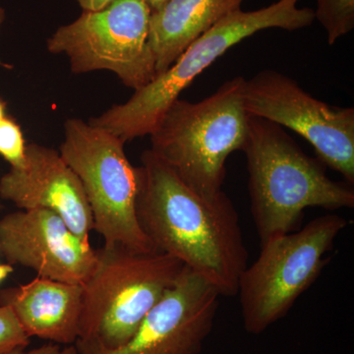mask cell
<instances>
[{
	"mask_svg": "<svg viewBox=\"0 0 354 354\" xmlns=\"http://www.w3.org/2000/svg\"><path fill=\"white\" fill-rule=\"evenodd\" d=\"M137 174V218L153 248L180 261L221 297H235L248 252L230 197L199 194L150 149Z\"/></svg>",
	"mask_w": 354,
	"mask_h": 354,
	"instance_id": "6da1fadb",
	"label": "cell"
},
{
	"mask_svg": "<svg viewBox=\"0 0 354 354\" xmlns=\"http://www.w3.org/2000/svg\"><path fill=\"white\" fill-rule=\"evenodd\" d=\"M243 151L251 214L261 242L298 230L305 209L353 208L351 184L333 180L283 127L249 114Z\"/></svg>",
	"mask_w": 354,
	"mask_h": 354,
	"instance_id": "7a4b0ae2",
	"label": "cell"
},
{
	"mask_svg": "<svg viewBox=\"0 0 354 354\" xmlns=\"http://www.w3.org/2000/svg\"><path fill=\"white\" fill-rule=\"evenodd\" d=\"M298 2L278 0L258 10L239 9L228 14L191 44L167 71L135 91L124 104L111 106L88 123L124 143L150 135L181 92L235 44L263 30L278 28L292 32L313 24V9L299 8Z\"/></svg>",
	"mask_w": 354,
	"mask_h": 354,
	"instance_id": "3957f363",
	"label": "cell"
},
{
	"mask_svg": "<svg viewBox=\"0 0 354 354\" xmlns=\"http://www.w3.org/2000/svg\"><path fill=\"white\" fill-rule=\"evenodd\" d=\"M244 83L235 77L202 101L177 99L150 134V150L203 196L220 194L228 156L245 145Z\"/></svg>",
	"mask_w": 354,
	"mask_h": 354,
	"instance_id": "277c9868",
	"label": "cell"
},
{
	"mask_svg": "<svg viewBox=\"0 0 354 354\" xmlns=\"http://www.w3.org/2000/svg\"><path fill=\"white\" fill-rule=\"evenodd\" d=\"M185 266L169 254L104 245L83 283L77 342L104 349L127 344L176 285Z\"/></svg>",
	"mask_w": 354,
	"mask_h": 354,
	"instance_id": "5b68a950",
	"label": "cell"
},
{
	"mask_svg": "<svg viewBox=\"0 0 354 354\" xmlns=\"http://www.w3.org/2000/svg\"><path fill=\"white\" fill-rule=\"evenodd\" d=\"M348 225L346 218L328 214L261 242L257 260L247 265L237 286L247 332L261 334L288 313L321 276L327 254Z\"/></svg>",
	"mask_w": 354,
	"mask_h": 354,
	"instance_id": "8992f818",
	"label": "cell"
},
{
	"mask_svg": "<svg viewBox=\"0 0 354 354\" xmlns=\"http://www.w3.org/2000/svg\"><path fill=\"white\" fill-rule=\"evenodd\" d=\"M124 144L106 130L69 118L59 153L82 184L94 230L104 245L148 252L155 249L137 218L138 174L125 155Z\"/></svg>",
	"mask_w": 354,
	"mask_h": 354,
	"instance_id": "52a82bcc",
	"label": "cell"
},
{
	"mask_svg": "<svg viewBox=\"0 0 354 354\" xmlns=\"http://www.w3.org/2000/svg\"><path fill=\"white\" fill-rule=\"evenodd\" d=\"M150 7L145 0H115L97 11H83L48 39L53 55L68 57L75 74L108 70L138 91L156 78L150 43Z\"/></svg>",
	"mask_w": 354,
	"mask_h": 354,
	"instance_id": "ba28073f",
	"label": "cell"
},
{
	"mask_svg": "<svg viewBox=\"0 0 354 354\" xmlns=\"http://www.w3.org/2000/svg\"><path fill=\"white\" fill-rule=\"evenodd\" d=\"M247 113L290 128L313 147L324 165L354 183V109L317 100L290 77L263 70L246 80Z\"/></svg>",
	"mask_w": 354,
	"mask_h": 354,
	"instance_id": "9c48e42d",
	"label": "cell"
},
{
	"mask_svg": "<svg viewBox=\"0 0 354 354\" xmlns=\"http://www.w3.org/2000/svg\"><path fill=\"white\" fill-rule=\"evenodd\" d=\"M221 297L185 267L127 344L104 349L76 342L75 348L78 354H199L213 329Z\"/></svg>",
	"mask_w": 354,
	"mask_h": 354,
	"instance_id": "30bf717a",
	"label": "cell"
},
{
	"mask_svg": "<svg viewBox=\"0 0 354 354\" xmlns=\"http://www.w3.org/2000/svg\"><path fill=\"white\" fill-rule=\"evenodd\" d=\"M0 252L10 264L34 270L39 277L83 285L97 260V250L44 209H22L0 220Z\"/></svg>",
	"mask_w": 354,
	"mask_h": 354,
	"instance_id": "8fae6325",
	"label": "cell"
},
{
	"mask_svg": "<svg viewBox=\"0 0 354 354\" xmlns=\"http://www.w3.org/2000/svg\"><path fill=\"white\" fill-rule=\"evenodd\" d=\"M0 197L21 209L53 212L79 239L90 242L94 221L87 197L78 176L57 151L27 145L24 164L11 167L0 179Z\"/></svg>",
	"mask_w": 354,
	"mask_h": 354,
	"instance_id": "7c38bea8",
	"label": "cell"
},
{
	"mask_svg": "<svg viewBox=\"0 0 354 354\" xmlns=\"http://www.w3.org/2000/svg\"><path fill=\"white\" fill-rule=\"evenodd\" d=\"M82 285L38 277L0 292V305L9 307L26 334L60 346L79 339Z\"/></svg>",
	"mask_w": 354,
	"mask_h": 354,
	"instance_id": "4fadbf2b",
	"label": "cell"
},
{
	"mask_svg": "<svg viewBox=\"0 0 354 354\" xmlns=\"http://www.w3.org/2000/svg\"><path fill=\"white\" fill-rule=\"evenodd\" d=\"M244 0H169L151 13L149 43L156 77L167 71L184 50Z\"/></svg>",
	"mask_w": 354,
	"mask_h": 354,
	"instance_id": "5bb4252c",
	"label": "cell"
},
{
	"mask_svg": "<svg viewBox=\"0 0 354 354\" xmlns=\"http://www.w3.org/2000/svg\"><path fill=\"white\" fill-rule=\"evenodd\" d=\"M315 19L327 32L329 44L353 31L354 28V0H316Z\"/></svg>",
	"mask_w": 354,
	"mask_h": 354,
	"instance_id": "9a60e30c",
	"label": "cell"
},
{
	"mask_svg": "<svg viewBox=\"0 0 354 354\" xmlns=\"http://www.w3.org/2000/svg\"><path fill=\"white\" fill-rule=\"evenodd\" d=\"M26 147L19 125L6 116L0 121V156L11 167H19L24 164Z\"/></svg>",
	"mask_w": 354,
	"mask_h": 354,
	"instance_id": "2e32d148",
	"label": "cell"
},
{
	"mask_svg": "<svg viewBox=\"0 0 354 354\" xmlns=\"http://www.w3.org/2000/svg\"><path fill=\"white\" fill-rule=\"evenodd\" d=\"M30 337L26 334L12 310L0 305V354L29 346Z\"/></svg>",
	"mask_w": 354,
	"mask_h": 354,
	"instance_id": "e0dca14e",
	"label": "cell"
},
{
	"mask_svg": "<svg viewBox=\"0 0 354 354\" xmlns=\"http://www.w3.org/2000/svg\"><path fill=\"white\" fill-rule=\"evenodd\" d=\"M6 354H78V351H77L75 344L60 346L57 344H48L28 351H25L24 348L14 349Z\"/></svg>",
	"mask_w": 354,
	"mask_h": 354,
	"instance_id": "ac0fdd59",
	"label": "cell"
},
{
	"mask_svg": "<svg viewBox=\"0 0 354 354\" xmlns=\"http://www.w3.org/2000/svg\"><path fill=\"white\" fill-rule=\"evenodd\" d=\"M83 11H97L113 3L115 0H75Z\"/></svg>",
	"mask_w": 354,
	"mask_h": 354,
	"instance_id": "d6986e66",
	"label": "cell"
},
{
	"mask_svg": "<svg viewBox=\"0 0 354 354\" xmlns=\"http://www.w3.org/2000/svg\"><path fill=\"white\" fill-rule=\"evenodd\" d=\"M13 272L12 266L10 264H0V283L6 279Z\"/></svg>",
	"mask_w": 354,
	"mask_h": 354,
	"instance_id": "ffe728a7",
	"label": "cell"
},
{
	"mask_svg": "<svg viewBox=\"0 0 354 354\" xmlns=\"http://www.w3.org/2000/svg\"><path fill=\"white\" fill-rule=\"evenodd\" d=\"M146 3L150 7L151 11H156L167 3L169 0H145Z\"/></svg>",
	"mask_w": 354,
	"mask_h": 354,
	"instance_id": "44dd1931",
	"label": "cell"
},
{
	"mask_svg": "<svg viewBox=\"0 0 354 354\" xmlns=\"http://www.w3.org/2000/svg\"><path fill=\"white\" fill-rule=\"evenodd\" d=\"M4 21H6V10H4L3 7L0 6V32H1Z\"/></svg>",
	"mask_w": 354,
	"mask_h": 354,
	"instance_id": "7402d4cb",
	"label": "cell"
},
{
	"mask_svg": "<svg viewBox=\"0 0 354 354\" xmlns=\"http://www.w3.org/2000/svg\"><path fill=\"white\" fill-rule=\"evenodd\" d=\"M6 118V104L2 101H0V121Z\"/></svg>",
	"mask_w": 354,
	"mask_h": 354,
	"instance_id": "603a6c76",
	"label": "cell"
}]
</instances>
